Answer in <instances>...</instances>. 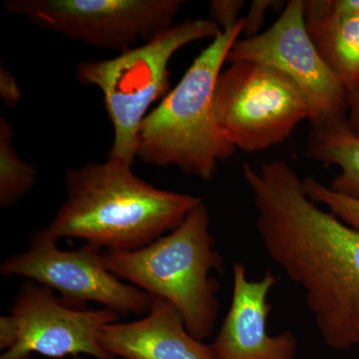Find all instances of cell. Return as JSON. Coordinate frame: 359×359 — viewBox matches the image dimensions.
Instances as JSON below:
<instances>
[{"label": "cell", "mask_w": 359, "mask_h": 359, "mask_svg": "<svg viewBox=\"0 0 359 359\" xmlns=\"http://www.w3.org/2000/svg\"><path fill=\"white\" fill-rule=\"evenodd\" d=\"M22 91L18 80L4 65H0V98L6 108L13 109L20 104Z\"/></svg>", "instance_id": "d6986e66"}, {"label": "cell", "mask_w": 359, "mask_h": 359, "mask_svg": "<svg viewBox=\"0 0 359 359\" xmlns=\"http://www.w3.org/2000/svg\"><path fill=\"white\" fill-rule=\"evenodd\" d=\"M104 266L154 299L167 301L183 316L187 330L204 340L214 334L219 316L223 259L210 231L204 201L175 230L141 249L102 250Z\"/></svg>", "instance_id": "3957f363"}, {"label": "cell", "mask_w": 359, "mask_h": 359, "mask_svg": "<svg viewBox=\"0 0 359 359\" xmlns=\"http://www.w3.org/2000/svg\"><path fill=\"white\" fill-rule=\"evenodd\" d=\"M181 0H8L4 9L46 32L120 52L173 26Z\"/></svg>", "instance_id": "52a82bcc"}, {"label": "cell", "mask_w": 359, "mask_h": 359, "mask_svg": "<svg viewBox=\"0 0 359 359\" xmlns=\"http://www.w3.org/2000/svg\"><path fill=\"white\" fill-rule=\"evenodd\" d=\"M65 182V201L44 230L56 242L81 240L99 250L146 247L204 201L151 185L131 164L111 158L67 170Z\"/></svg>", "instance_id": "7a4b0ae2"}, {"label": "cell", "mask_w": 359, "mask_h": 359, "mask_svg": "<svg viewBox=\"0 0 359 359\" xmlns=\"http://www.w3.org/2000/svg\"><path fill=\"white\" fill-rule=\"evenodd\" d=\"M244 264L233 266L231 306L214 344L217 359H295L297 340L292 332L271 335L269 295L280 278L266 271L250 280Z\"/></svg>", "instance_id": "8fae6325"}, {"label": "cell", "mask_w": 359, "mask_h": 359, "mask_svg": "<svg viewBox=\"0 0 359 359\" xmlns=\"http://www.w3.org/2000/svg\"><path fill=\"white\" fill-rule=\"evenodd\" d=\"M57 243L44 229L35 231L25 250L1 264L0 273L49 287L70 308L85 309L88 302H96L119 316H144L150 311L154 297L108 271L102 250L87 244L65 250Z\"/></svg>", "instance_id": "9c48e42d"}, {"label": "cell", "mask_w": 359, "mask_h": 359, "mask_svg": "<svg viewBox=\"0 0 359 359\" xmlns=\"http://www.w3.org/2000/svg\"><path fill=\"white\" fill-rule=\"evenodd\" d=\"M306 156L323 164L339 167L330 184L334 192L359 199V135L344 119L311 125Z\"/></svg>", "instance_id": "5bb4252c"}, {"label": "cell", "mask_w": 359, "mask_h": 359, "mask_svg": "<svg viewBox=\"0 0 359 359\" xmlns=\"http://www.w3.org/2000/svg\"><path fill=\"white\" fill-rule=\"evenodd\" d=\"M118 320L119 314L108 309L70 308L54 290L27 280L9 313L0 318V359H30L33 353L118 359L100 344L103 328Z\"/></svg>", "instance_id": "ba28073f"}, {"label": "cell", "mask_w": 359, "mask_h": 359, "mask_svg": "<svg viewBox=\"0 0 359 359\" xmlns=\"http://www.w3.org/2000/svg\"><path fill=\"white\" fill-rule=\"evenodd\" d=\"M304 182L311 200L316 204L325 205L327 211L332 212L348 226L359 230V199L334 192L330 187L311 177L304 179Z\"/></svg>", "instance_id": "2e32d148"}, {"label": "cell", "mask_w": 359, "mask_h": 359, "mask_svg": "<svg viewBox=\"0 0 359 359\" xmlns=\"http://www.w3.org/2000/svg\"><path fill=\"white\" fill-rule=\"evenodd\" d=\"M276 4L278 2L271 1V0H255L252 2L247 16L244 18L243 34H245V39H250L259 34V29L263 25L266 11L271 7L276 6Z\"/></svg>", "instance_id": "ac0fdd59"}, {"label": "cell", "mask_w": 359, "mask_h": 359, "mask_svg": "<svg viewBox=\"0 0 359 359\" xmlns=\"http://www.w3.org/2000/svg\"><path fill=\"white\" fill-rule=\"evenodd\" d=\"M245 6L243 0H212L210 2L212 20L221 32L233 27L241 20L240 13Z\"/></svg>", "instance_id": "e0dca14e"}, {"label": "cell", "mask_w": 359, "mask_h": 359, "mask_svg": "<svg viewBox=\"0 0 359 359\" xmlns=\"http://www.w3.org/2000/svg\"><path fill=\"white\" fill-rule=\"evenodd\" d=\"M347 110H349V127L359 135V85L347 90Z\"/></svg>", "instance_id": "44dd1931"}, {"label": "cell", "mask_w": 359, "mask_h": 359, "mask_svg": "<svg viewBox=\"0 0 359 359\" xmlns=\"http://www.w3.org/2000/svg\"><path fill=\"white\" fill-rule=\"evenodd\" d=\"M269 66L292 80L306 97L311 125L344 119L347 89L321 57L304 20V0H290L269 29L233 45L226 62Z\"/></svg>", "instance_id": "30bf717a"}, {"label": "cell", "mask_w": 359, "mask_h": 359, "mask_svg": "<svg viewBox=\"0 0 359 359\" xmlns=\"http://www.w3.org/2000/svg\"><path fill=\"white\" fill-rule=\"evenodd\" d=\"M243 32L244 18L212 39L177 86L148 113L139 131L137 159L209 181L219 162L235 153L215 119L212 98L229 52Z\"/></svg>", "instance_id": "277c9868"}, {"label": "cell", "mask_w": 359, "mask_h": 359, "mask_svg": "<svg viewBox=\"0 0 359 359\" xmlns=\"http://www.w3.org/2000/svg\"><path fill=\"white\" fill-rule=\"evenodd\" d=\"M332 14L341 18H359V0H325Z\"/></svg>", "instance_id": "ffe728a7"}, {"label": "cell", "mask_w": 359, "mask_h": 359, "mask_svg": "<svg viewBox=\"0 0 359 359\" xmlns=\"http://www.w3.org/2000/svg\"><path fill=\"white\" fill-rule=\"evenodd\" d=\"M243 175L263 247L304 290L325 344L337 351L358 346L359 230L311 200L287 163H245Z\"/></svg>", "instance_id": "6da1fadb"}, {"label": "cell", "mask_w": 359, "mask_h": 359, "mask_svg": "<svg viewBox=\"0 0 359 359\" xmlns=\"http://www.w3.org/2000/svg\"><path fill=\"white\" fill-rule=\"evenodd\" d=\"M304 20L321 57L347 90L359 85V18L328 11L325 0L304 1Z\"/></svg>", "instance_id": "4fadbf2b"}, {"label": "cell", "mask_w": 359, "mask_h": 359, "mask_svg": "<svg viewBox=\"0 0 359 359\" xmlns=\"http://www.w3.org/2000/svg\"><path fill=\"white\" fill-rule=\"evenodd\" d=\"M212 108L226 140L249 153L282 143L311 117L306 97L292 80L250 61H236L222 71Z\"/></svg>", "instance_id": "8992f818"}, {"label": "cell", "mask_w": 359, "mask_h": 359, "mask_svg": "<svg viewBox=\"0 0 359 359\" xmlns=\"http://www.w3.org/2000/svg\"><path fill=\"white\" fill-rule=\"evenodd\" d=\"M37 169L26 162L14 147V132L6 118H0V207L18 204L36 185Z\"/></svg>", "instance_id": "9a60e30c"}, {"label": "cell", "mask_w": 359, "mask_h": 359, "mask_svg": "<svg viewBox=\"0 0 359 359\" xmlns=\"http://www.w3.org/2000/svg\"><path fill=\"white\" fill-rule=\"evenodd\" d=\"M212 20H187L155 39L119 53L114 58L78 63L77 81L102 91L114 140L111 159L133 165L139 131L151 106L169 93V63L180 49L221 33Z\"/></svg>", "instance_id": "5b68a950"}, {"label": "cell", "mask_w": 359, "mask_h": 359, "mask_svg": "<svg viewBox=\"0 0 359 359\" xmlns=\"http://www.w3.org/2000/svg\"><path fill=\"white\" fill-rule=\"evenodd\" d=\"M100 344L117 358L217 359L212 344L194 337L181 313L161 299L140 320L104 327Z\"/></svg>", "instance_id": "7c38bea8"}]
</instances>
